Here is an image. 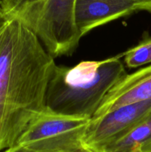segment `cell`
Segmentation results:
<instances>
[{"instance_id":"1","label":"cell","mask_w":151,"mask_h":152,"mask_svg":"<svg viewBox=\"0 0 151 152\" xmlns=\"http://www.w3.org/2000/svg\"><path fill=\"white\" fill-rule=\"evenodd\" d=\"M56 65L38 37L10 19L0 45V151L14 145L46 109V90Z\"/></svg>"},{"instance_id":"2","label":"cell","mask_w":151,"mask_h":152,"mask_svg":"<svg viewBox=\"0 0 151 152\" xmlns=\"http://www.w3.org/2000/svg\"><path fill=\"white\" fill-rule=\"evenodd\" d=\"M122 53L73 67L56 65L45 94V106L56 114L91 119L109 91L127 75Z\"/></svg>"},{"instance_id":"3","label":"cell","mask_w":151,"mask_h":152,"mask_svg":"<svg viewBox=\"0 0 151 152\" xmlns=\"http://www.w3.org/2000/svg\"><path fill=\"white\" fill-rule=\"evenodd\" d=\"M76 0H1V9L30 30L53 58L70 55L81 38L74 20Z\"/></svg>"},{"instance_id":"4","label":"cell","mask_w":151,"mask_h":152,"mask_svg":"<svg viewBox=\"0 0 151 152\" xmlns=\"http://www.w3.org/2000/svg\"><path fill=\"white\" fill-rule=\"evenodd\" d=\"M90 119L56 114L46 108L20 135L10 152H93L83 137Z\"/></svg>"},{"instance_id":"5","label":"cell","mask_w":151,"mask_h":152,"mask_svg":"<svg viewBox=\"0 0 151 152\" xmlns=\"http://www.w3.org/2000/svg\"><path fill=\"white\" fill-rule=\"evenodd\" d=\"M151 112V99L123 105L96 118H91L84 137L87 148L99 152L130 132Z\"/></svg>"},{"instance_id":"6","label":"cell","mask_w":151,"mask_h":152,"mask_svg":"<svg viewBox=\"0 0 151 152\" xmlns=\"http://www.w3.org/2000/svg\"><path fill=\"white\" fill-rule=\"evenodd\" d=\"M136 11L135 0H76L74 20L82 37L97 27Z\"/></svg>"},{"instance_id":"7","label":"cell","mask_w":151,"mask_h":152,"mask_svg":"<svg viewBox=\"0 0 151 152\" xmlns=\"http://www.w3.org/2000/svg\"><path fill=\"white\" fill-rule=\"evenodd\" d=\"M151 99V65L127 74L109 91L92 118L119 107Z\"/></svg>"},{"instance_id":"8","label":"cell","mask_w":151,"mask_h":152,"mask_svg":"<svg viewBox=\"0 0 151 152\" xmlns=\"http://www.w3.org/2000/svg\"><path fill=\"white\" fill-rule=\"evenodd\" d=\"M99 152H151V112L127 134Z\"/></svg>"},{"instance_id":"9","label":"cell","mask_w":151,"mask_h":152,"mask_svg":"<svg viewBox=\"0 0 151 152\" xmlns=\"http://www.w3.org/2000/svg\"><path fill=\"white\" fill-rule=\"evenodd\" d=\"M122 57L124 63L129 68L151 63V36H145L139 44L122 53Z\"/></svg>"},{"instance_id":"10","label":"cell","mask_w":151,"mask_h":152,"mask_svg":"<svg viewBox=\"0 0 151 152\" xmlns=\"http://www.w3.org/2000/svg\"><path fill=\"white\" fill-rule=\"evenodd\" d=\"M10 18L7 17L5 14L2 12L1 9H0V45H1V39H2L3 34H4V30L6 26L10 21Z\"/></svg>"},{"instance_id":"11","label":"cell","mask_w":151,"mask_h":152,"mask_svg":"<svg viewBox=\"0 0 151 152\" xmlns=\"http://www.w3.org/2000/svg\"><path fill=\"white\" fill-rule=\"evenodd\" d=\"M137 5L138 11L151 12V0H135Z\"/></svg>"},{"instance_id":"12","label":"cell","mask_w":151,"mask_h":152,"mask_svg":"<svg viewBox=\"0 0 151 152\" xmlns=\"http://www.w3.org/2000/svg\"><path fill=\"white\" fill-rule=\"evenodd\" d=\"M3 152H10V151H9L8 150H7V149H5V150H4V151H3Z\"/></svg>"},{"instance_id":"13","label":"cell","mask_w":151,"mask_h":152,"mask_svg":"<svg viewBox=\"0 0 151 152\" xmlns=\"http://www.w3.org/2000/svg\"><path fill=\"white\" fill-rule=\"evenodd\" d=\"M1 0H0V9H1Z\"/></svg>"}]
</instances>
